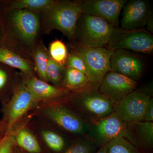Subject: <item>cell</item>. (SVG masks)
<instances>
[{
    "instance_id": "29",
    "label": "cell",
    "mask_w": 153,
    "mask_h": 153,
    "mask_svg": "<svg viewBox=\"0 0 153 153\" xmlns=\"http://www.w3.org/2000/svg\"><path fill=\"white\" fill-rule=\"evenodd\" d=\"M16 146L13 137L7 135L0 143V153H13Z\"/></svg>"
},
{
    "instance_id": "31",
    "label": "cell",
    "mask_w": 153,
    "mask_h": 153,
    "mask_svg": "<svg viewBox=\"0 0 153 153\" xmlns=\"http://www.w3.org/2000/svg\"><path fill=\"white\" fill-rule=\"evenodd\" d=\"M8 128L7 124L2 119L0 120V143L7 135Z\"/></svg>"
},
{
    "instance_id": "22",
    "label": "cell",
    "mask_w": 153,
    "mask_h": 153,
    "mask_svg": "<svg viewBox=\"0 0 153 153\" xmlns=\"http://www.w3.org/2000/svg\"><path fill=\"white\" fill-rule=\"evenodd\" d=\"M54 0H4L1 5L9 10H27L41 13L46 11Z\"/></svg>"
},
{
    "instance_id": "9",
    "label": "cell",
    "mask_w": 153,
    "mask_h": 153,
    "mask_svg": "<svg viewBox=\"0 0 153 153\" xmlns=\"http://www.w3.org/2000/svg\"><path fill=\"white\" fill-rule=\"evenodd\" d=\"M71 51L82 58L87 66L90 79L96 86H99L107 73L111 71L110 60L114 51L107 47L91 48L71 43Z\"/></svg>"
},
{
    "instance_id": "5",
    "label": "cell",
    "mask_w": 153,
    "mask_h": 153,
    "mask_svg": "<svg viewBox=\"0 0 153 153\" xmlns=\"http://www.w3.org/2000/svg\"><path fill=\"white\" fill-rule=\"evenodd\" d=\"M27 123L37 138L43 153H64L73 139L49 120L30 113Z\"/></svg>"
},
{
    "instance_id": "35",
    "label": "cell",
    "mask_w": 153,
    "mask_h": 153,
    "mask_svg": "<svg viewBox=\"0 0 153 153\" xmlns=\"http://www.w3.org/2000/svg\"><path fill=\"white\" fill-rule=\"evenodd\" d=\"M3 40V34L1 28L0 26V44L2 42Z\"/></svg>"
},
{
    "instance_id": "28",
    "label": "cell",
    "mask_w": 153,
    "mask_h": 153,
    "mask_svg": "<svg viewBox=\"0 0 153 153\" xmlns=\"http://www.w3.org/2000/svg\"><path fill=\"white\" fill-rule=\"evenodd\" d=\"M65 67L73 68L81 71L85 74L91 81L89 72L85 62L79 55L73 51H71L68 53Z\"/></svg>"
},
{
    "instance_id": "21",
    "label": "cell",
    "mask_w": 153,
    "mask_h": 153,
    "mask_svg": "<svg viewBox=\"0 0 153 153\" xmlns=\"http://www.w3.org/2000/svg\"><path fill=\"white\" fill-rule=\"evenodd\" d=\"M96 86L85 74L73 68L65 67L63 87L70 91H80Z\"/></svg>"
},
{
    "instance_id": "18",
    "label": "cell",
    "mask_w": 153,
    "mask_h": 153,
    "mask_svg": "<svg viewBox=\"0 0 153 153\" xmlns=\"http://www.w3.org/2000/svg\"><path fill=\"white\" fill-rule=\"evenodd\" d=\"M27 117L15 127L8 135L13 136L16 146L27 153H43L38 139L27 123Z\"/></svg>"
},
{
    "instance_id": "12",
    "label": "cell",
    "mask_w": 153,
    "mask_h": 153,
    "mask_svg": "<svg viewBox=\"0 0 153 153\" xmlns=\"http://www.w3.org/2000/svg\"><path fill=\"white\" fill-rule=\"evenodd\" d=\"M82 13L98 17L118 27L121 12L127 0H79Z\"/></svg>"
},
{
    "instance_id": "19",
    "label": "cell",
    "mask_w": 153,
    "mask_h": 153,
    "mask_svg": "<svg viewBox=\"0 0 153 153\" xmlns=\"http://www.w3.org/2000/svg\"><path fill=\"white\" fill-rule=\"evenodd\" d=\"M0 63L19 70L23 74L36 76L34 63L32 59L10 49L1 43L0 44Z\"/></svg>"
},
{
    "instance_id": "2",
    "label": "cell",
    "mask_w": 153,
    "mask_h": 153,
    "mask_svg": "<svg viewBox=\"0 0 153 153\" xmlns=\"http://www.w3.org/2000/svg\"><path fill=\"white\" fill-rule=\"evenodd\" d=\"M81 13L77 1L54 0L50 7L41 13L42 35H49L53 30H57L73 42L76 24Z\"/></svg>"
},
{
    "instance_id": "16",
    "label": "cell",
    "mask_w": 153,
    "mask_h": 153,
    "mask_svg": "<svg viewBox=\"0 0 153 153\" xmlns=\"http://www.w3.org/2000/svg\"><path fill=\"white\" fill-rule=\"evenodd\" d=\"M122 10L120 27L126 30L144 27L152 14L149 4L146 0H131L126 3Z\"/></svg>"
},
{
    "instance_id": "13",
    "label": "cell",
    "mask_w": 153,
    "mask_h": 153,
    "mask_svg": "<svg viewBox=\"0 0 153 153\" xmlns=\"http://www.w3.org/2000/svg\"><path fill=\"white\" fill-rule=\"evenodd\" d=\"M20 74L22 82L38 103L61 99L71 92L64 88L57 87L41 80L35 75L21 72Z\"/></svg>"
},
{
    "instance_id": "25",
    "label": "cell",
    "mask_w": 153,
    "mask_h": 153,
    "mask_svg": "<svg viewBox=\"0 0 153 153\" xmlns=\"http://www.w3.org/2000/svg\"><path fill=\"white\" fill-rule=\"evenodd\" d=\"M106 153H141L130 142L123 137H119L108 143Z\"/></svg>"
},
{
    "instance_id": "4",
    "label": "cell",
    "mask_w": 153,
    "mask_h": 153,
    "mask_svg": "<svg viewBox=\"0 0 153 153\" xmlns=\"http://www.w3.org/2000/svg\"><path fill=\"white\" fill-rule=\"evenodd\" d=\"M31 113L45 118L73 139L82 138L89 130V126L74 112L62 98L38 104Z\"/></svg>"
},
{
    "instance_id": "23",
    "label": "cell",
    "mask_w": 153,
    "mask_h": 153,
    "mask_svg": "<svg viewBox=\"0 0 153 153\" xmlns=\"http://www.w3.org/2000/svg\"><path fill=\"white\" fill-rule=\"evenodd\" d=\"M49 57L48 49L41 40L34 48L32 58L34 63L36 76L39 79L47 82L48 81L46 76V70Z\"/></svg>"
},
{
    "instance_id": "30",
    "label": "cell",
    "mask_w": 153,
    "mask_h": 153,
    "mask_svg": "<svg viewBox=\"0 0 153 153\" xmlns=\"http://www.w3.org/2000/svg\"><path fill=\"white\" fill-rule=\"evenodd\" d=\"M144 121L153 122V99L152 97L150 99L147 105Z\"/></svg>"
},
{
    "instance_id": "32",
    "label": "cell",
    "mask_w": 153,
    "mask_h": 153,
    "mask_svg": "<svg viewBox=\"0 0 153 153\" xmlns=\"http://www.w3.org/2000/svg\"><path fill=\"white\" fill-rule=\"evenodd\" d=\"M153 14H152L149 18L146 25L147 27V30L150 33H153Z\"/></svg>"
},
{
    "instance_id": "27",
    "label": "cell",
    "mask_w": 153,
    "mask_h": 153,
    "mask_svg": "<svg viewBox=\"0 0 153 153\" xmlns=\"http://www.w3.org/2000/svg\"><path fill=\"white\" fill-rule=\"evenodd\" d=\"M97 149L89 140L79 138L73 139L71 146L64 153H93Z\"/></svg>"
},
{
    "instance_id": "15",
    "label": "cell",
    "mask_w": 153,
    "mask_h": 153,
    "mask_svg": "<svg viewBox=\"0 0 153 153\" xmlns=\"http://www.w3.org/2000/svg\"><path fill=\"white\" fill-rule=\"evenodd\" d=\"M136 81L117 72L107 73L99 86V91L115 102L135 90Z\"/></svg>"
},
{
    "instance_id": "1",
    "label": "cell",
    "mask_w": 153,
    "mask_h": 153,
    "mask_svg": "<svg viewBox=\"0 0 153 153\" xmlns=\"http://www.w3.org/2000/svg\"><path fill=\"white\" fill-rule=\"evenodd\" d=\"M0 26L3 34L1 44L32 60L34 48L42 40L41 13L9 10L0 3Z\"/></svg>"
},
{
    "instance_id": "14",
    "label": "cell",
    "mask_w": 153,
    "mask_h": 153,
    "mask_svg": "<svg viewBox=\"0 0 153 153\" xmlns=\"http://www.w3.org/2000/svg\"><path fill=\"white\" fill-rule=\"evenodd\" d=\"M111 71L117 72L133 79L137 80L143 74V61L137 55L128 50H115L110 60Z\"/></svg>"
},
{
    "instance_id": "8",
    "label": "cell",
    "mask_w": 153,
    "mask_h": 153,
    "mask_svg": "<svg viewBox=\"0 0 153 153\" xmlns=\"http://www.w3.org/2000/svg\"><path fill=\"white\" fill-rule=\"evenodd\" d=\"M107 48L110 50H128L145 54L153 52V37L143 28L126 30L115 27Z\"/></svg>"
},
{
    "instance_id": "33",
    "label": "cell",
    "mask_w": 153,
    "mask_h": 153,
    "mask_svg": "<svg viewBox=\"0 0 153 153\" xmlns=\"http://www.w3.org/2000/svg\"><path fill=\"white\" fill-rule=\"evenodd\" d=\"M105 145L99 148L98 149H97V150L93 153H106Z\"/></svg>"
},
{
    "instance_id": "7",
    "label": "cell",
    "mask_w": 153,
    "mask_h": 153,
    "mask_svg": "<svg viewBox=\"0 0 153 153\" xmlns=\"http://www.w3.org/2000/svg\"><path fill=\"white\" fill-rule=\"evenodd\" d=\"M39 103L20 79L9 101L1 106L2 119L7 125V135L15 127L24 120Z\"/></svg>"
},
{
    "instance_id": "24",
    "label": "cell",
    "mask_w": 153,
    "mask_h": 153,
    "mask_svg": "<svg viewBox=\"0 0 153 153\" xmlns=\"http://www.w3.org/2000/svg\"><path fill=\"white\" fill-rule=\"evenodd\" d=\"M65 67L56 63L49 57L46 76L49 83L58 87H63Z\"/></svg>"
},
{
    "instance_id": "26",
    "label": "cell",
    "mask_w": 153,
    "mask_h": 153,
    "mask_svg": "<svg viewBox=\"0 0 153 153\" xmlns=\"http://www.w3.org/2000/svg\"><path fill=\"white\" fill-rule=\"evenodd\" d=\"M48 51L52 60L65 67L69 52L64 42L58 39L52 41L49 45Z\"/></svg>"
},
{
    "instance_id": "3",
    "label": "cell",
    "mask_w": 153,
    "mask_h": 153,
    "mask_svg": "<svg viewBox=\"0 0 153 153\" xmlns=\"http://www.w3.org/2000/svg\"><path fill=\"white\" fill-rule=\"evenodd\" d=\"M62 100L85 121L87 119L92 122L114 112L115 101L101 93L98 87L71 91Z\"/></svg>"
},
{
    "instance_id": "34",
    "label": "cell",
    "mask_w": 153,
    "mask_h": 153,
    "mask_svg": "<svg viewBox=\"0 0 153 153\" xmlns=\"http://www.w3.org/2000/svg\"><path fill=\"white\" fill-rule=\"evenodd\" d=\"M13 153H27L25 151L23 150V149H21V148H19V147L16 146L15 149H14L13 152Z\"/></svg>"
},
{
    "instance_id": "20",
    "label": "cell",
    "mask_w": 153,
    "mask_h": 153,
    "mask_svg": "<svg viewBox=\"0 0 153 153\" xmlns=\"http://www.w3.org/2000/svg\"><path fill=\"white\" fill-rule=\"evenodd\" d=\"M20 79V71L0 63V103L6 104L13 95Z\"/></svg>"
},
{
    "instance_id": "11",
    "label": "cell",
    "mask_w": 153,
    "mask_h": 153,
    "mask_svg": "<svg viewBox=\"0 0 153 153\" xmlns=\"http://www.w3.org/2000/svg\"><path fill=\"white\" fill-rule=\"evenodd\" d=\"M151 98L147 91L134 90L115 102L114 112L126 123L143 121L146 108Z\"/></svg>"
},
{
    "instance_id": "17",
    "label": "cell",
    "mask_w": 153,
    "mask_h": 153,
    "mask_svg": "<svg viewBox=\"0 0 153 153\" xmlns=\"http://www.w3.org/2000/svg\"><path fill=\"white\" fill-rule=\"evenodd\" d=\"M128 140L141 153H152L153 122L141 121L127 123Z\"/></svg>"
},
{
    "instance_id": "6",
    "label": "cell",
    "mask_w": 153,
    "mask_h": 153,
    "mask_svg": "<svg viewBox=\"0 0 153 153\" xmlns=\"http://www.w3.org/2000/svg\"><path fill=\"white\" fill-rule=\"evenodd\" d=\"M115 27L103 19L82 13L71 43L91 48L104 47L109 43Z\"/></svg>"
},
{
    "instance_id": "10",
    "label": "cell",
    "mask_w": 153,
    "mask_h": 153,
    "mask_svg": "<svg viewBox=\"0 0 153 153\" xmlns=\"http://www.w3.org/2000/svg\"><path fill=\"white\" fill-rule=\"evenodd\" d=\"M88 131L90 132L91 138L89 141L97 148L106 145L119 137L128 139L127 123L114 112L106 117L91 122Z\"/></svg>"
}]
</instances>
